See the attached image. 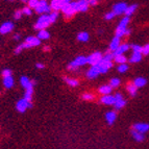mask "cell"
I'll use <instances>...</instances> for the list:
<instances>
[{"label": "cell", "instance_id": "cell-5", "mask_svg": "<svg viewBox=\"0 0 149 149\" xmlns=\"http://www.w3.org/2000/svg\"><path fill=\"white\" fill-rule=\"evenodd\" d=\"M69 0H52L50 2V8L54 12H57L58 10H63V8L66 6L67 4H69Z\"/></svg>", "mask_w": 149, "mask_h": 149}, {"label": "cell", "instance_id": "cell-11", "mask_svg": "<svg viewBox=\"0 0 149 149\" xmlns=\"http://www.w3.org/2000/svg\"><path fill=\"white\" fill-rule=\"evenodd\" d=\"M127 8V5L125 2H119L117 4L114 5V8H113V13H114L115 15H121L123 13H125Z\"/></svg>", "mask_w": 149, "mask_h": 149}, {"label": "cell", "instance_id": "cell-13", "mask_svg": "<svg viewBox=\"0 0 149 149\" xmlns=\"http://www.w3.org/2000/svg\"><path fill=\"white\" fill-rule=\"evenodd\" d=\"M62 10H63V13L65 14V16H66V18L72 17L75 13H76V10H74V8H73L72 4H71V2H70L69 4L66 5V6H64Z\"/></svg>", "mask_w": 149, "mask_h": 149}, {"label": "cell", "instance_id": "cell-8", "mask_svg": "<svg viewBox=\"0 0 149 149\" xmlns=\"http://www.w3.org/2000/svg\"><path fill=\"white\" fill-rule=\"evenodd\" d=\"M35 10L39 14H44V13H49L50 14V12H51L50 5H48L47 1H45V0H41L40 2H39V5H38Z\"/></svg>", "mask_w": 149, "mask_h": 149}, {"label": "cell", "instance_id": "cell-4", "mask_svg": "<svg viewBox=\"0 0 149 149\" xmlns=\"http://www.w3.org/2000/svg\"><path fill=\"white\" fill-rule=\"evenodd\" d=\"M72 6L76 12H87L89 8V1L87 0H80L76 2H71Z\"/></svg>", "mask_w": 149, "mask_h": 149}, {"label": "cell", "instance_id": "cell-23", "mask_svg": "<svg viewBox=\"0 0 149 149\" xmlns=\"http://www.w3.org/2000/svg\"><path fill=\"white\" fill-rule=\"evenodd\" d=\"M77 40L80 41V42H87L89 40V33L86 31H81L77 35Z\"/></svg>", "mask_w": 149, "mask_h": 149}, {"label": "cell", "instance_id": "cell-20", "mask_svg": "<svg viewBox=\"0 0 149 149\" xmlns=\"http://www.w3.org/2000/svg\"><path fill=\"white\" fill-rule=\"evenodd\" d=\"M146 82L147 80L145 79V78H143V77H138V78H136V79L134 80V86L136 88H142V87H144L145 85H146Z\"/></svg>", "mask_w": 149, "mask_h": 149}, {"label": "cell", "instance_id": "cell-21", "mask_svg": "<svg viewBox=\"0 0 149 149\" xmlns=\"http://www.w3.org/2000/svg\"><path fill=\"white\" fill-rule=\"evenodd\" d=\"M119 46H120V39L115 37L112 42H111V44H109V49L112 50V51H116L119 48Z\"/></svg>", "mask_w": 149, "mask_h": 149}, {"label": "cell", "instance_id": "cell-18", "mask_svg": "<svg viewBox=\"0 0 149 149\" xmlns=\"http://www.w3.org/2000/svg\"><path fill=\"white\" fill-rule=\"evenodd\" d=\"M14 84H15V81H14L13 76L4 77V78H3V86H4L6 89H10V88H13L14 87Z\"/></svg>", "mask_w": 149, "mask_h": 149}, {"label": "cell", "instance_id": "cell-39", "mask_svg": "<svg viewBox=\"0 0 149 149\" xmlns=\"http://www.w3.org/2000/svg\"><path fill=\"white\" fill-rule=\"evenodd\" d=\"M82 99H85V100H93V99H94V95L90 94V93H86V94L82 95Z\"/></svg>", "mask_w": 149, "mask_h": 149}, {"label": "cell", "instance_id": "cell-51", "mask_svg": "<svg viewBox=\"0 0 149 149\" xmlns=\"http://www.w3.org/2000/svg\"><path fill=\"white\" fill-rule=\"evenodd\" d=\"M20 38H21L20 35H15V36H14V39H15V40H20Z\"/></svg>", "mask_w": 149, "mask_h": 149}, {"label": "cell", "instance_id": "cell-15", "mask_svg": "<svg viewBox=\"0 0 149 149\" xmlns=\"http://www.w3.org/2000/svg\"><path fill=\"white\" fill-rule=\"evenodd\" d=\"M99 74H100L99 69H98V67H97V66L91 67L89 70H88V72H87V76H88V78H90V79L96 78V77L98 76Z\"/></svg>", "mask_w": 149, "mask_h": 149}, {"label": "cell", "instance_id": "cell-35", "mask_svg": "<svg viewBox=\"0 0 149 149\" xmlns=\"http://www.w3.org/2000/svg\"><path fill=\"white\" fill-rule=\"evenodd\" d=\"M57 16H58L57 12H52V13H50V15H49L50 24H51V23H54V22H55V20L57 19Z\"/></svg>", "mask_w": 149, "mask_h": 149}, {"label": "cell", "instance_id": "cell-25", "mask_svg": "<svg viewBox=\"0 0 149 149\" xmlns=\"http://www.w3.org/2000/svg\"><path fill=\"white\" fill-rule=\"evenodd\" d=\"M132 137H134V139L138 142H141V141L144 140V134H141V132H137V130H132Z\"/></svg>", "mask_w": 149, "mask_h": 149}, {"label": "cell", "instance_id": "cell-24", "mask_svg": "<svg viewBox=\"0 0 149 149\" xmlns=\"http://www.w3.org/2000/svg\"><path fill=\"white\" fill-rule=\"evenodd\" d=\"M99 93L100 94H103L105 96V95H109V93H111V91H112V88L109 87V86H101V87L99 88Z\"/></svg>", "mask_w": 149, "mask_h": 149}, {"label": "cell", "instance_id": "cell-31", "mask_svg": "<svg viewBox=\"0 0 149 149\" xmlns=\"http://www.w3.org/2000/svg\"><path fill=\"white\" fill-rule=\"evenodd\" d=\"M126 28H121V27H118L117 26V29H116V38H121L123 36H125V32H126Z\"/></svg>", "mask_w": 149, "mask_h": 149}, {"label": "cell", "instance_id": "cell-50", "mask_svg": "<svg viewBox=\"0 0 149 149\" xmlns=\"http://www.w3.org/2000/svg\"><path fill=\"white\" fill-rule=\"evenodd\" d=\"M37 68L38 69H43V68H44V65L39 63V64H37Z\"/></svg>", "mask_w": 149, "mask_h": 149}, {"label": "cell", "instance_id": "cell-10", "mask_svg": "<svg viewBox=\"0 0 149 149\" xmlns=\"http://www.w3.org/2000/svg\"><path fill=\"white\" fill-rule=\"evenodd\" d=\"M98 69H99V72L100 73H107L109 71V69L113 67V64L112 62H107V61H104L102 58V61L99 63V65L97 66Z\"/></svg>", "mask_w": 149, "mask_h": 149}, {"label": "cell", "instance_id": "cell-52", "mask_svg": "<svg viewBox=\"0 0 149 149\" xmlns=\"http://www.w3.org/2000/svg\"><path fill=\"white\" fill-rule=\"evenodd\" d=\"M44 50H45V51H48V50H50V47H49V46H45Z\"/></svg>", "mask_w": 149, "mask_h": 149}, {"label": "cell", "instance_id": "cell-12", "mask_svg": "<svg viewBox=\"0 0 149 149\" xmlns=\"http://www.w3.org/2000/svg\"><path fill=\"white\" fill-rule=\"evenodd\" d=\"M14 29V23L12 22H4L0 26V33L1 35H6Z\"/></svg>", "mask_w": 149, "mask_h": 149}, {"label": "cell", "instance_id": "cell-32", "mask_svg": "<svg viewBox=\"0 0 149 149\" xmlns=\"http://www.w3.org/2000/svg\"><path fill=\"white\" fill-rule=\"evenodd\" d=\"M128 22H129V17H126V16H125V17L123 18V19H122L121 21H120L119 25H118V27L126 28V26H127V24H128Z\"/></svg>", "mask_w": 149, "mask_h": 149}, {"label": "cell", "instance_id": "cell-6", "mask_svg": "<svg viewBox=\"0 0 149 149\" xmlns=\"http://www.w3.org/2000/svg\"><path fill=\"white\" fill-rule=\"evenodd\" d=\"M41 43V41L38 39V37H28L25 42L23 44H21L23 46V49L25 48H31V47H36V46H39Z\"/></svg>", "mask_w": 149, "mask_h": 149}, {"label": "cell", "instance_id": "cell-30", "mask_svg": "<svg viewBox=\"0 0 149 149\" xmlns=\"http://www.w3.org/2000/svg\"><path fill=\"white\" fill-rule=\"evenodd\" d=\"M136 8H137V5L134 4V5H130V6H127L126 10H125V15H126V17H129L130 15H132L134 14V12L136 10Z\"/></svg>", "mask_w": 149, "mask_h": 149}, {"label": "cell", "instance_id": "cell-7", "mask_svg": "<svg viewBox=\"0 0 149 149\" xmlns=\"http://www.w3.org/2000/svg\"><path fill=\"white\" fill-rule=\"evenodd\" d=\"M28 107H32V103L31 102H28L27 100L24 99V98L18 100L17 104H16V109H17L18 112H20V113H25V111H26Z\"/></svg>", "mask_w": 149, "mask_h": 149}, {"label": "cell", "instance_id": "cell-28", "mask_svg": "<svg viewBox=\"0 0 149 149\" xmlns=\"http://www.w3.org/2000/svg\"><path fill=\"white\" fill-rule=\"evenodd\" d=\"M115 62L118 63V64L122 65V64H126L127 62V58L126 56H124V55H118V56H115Z\"/></svg>", "mask_w": 149, "mask_h": 149}, {"label": "cell", "instance_id": "cell-26", "mask_svg": "<svg viewBox=\"0 0 149 149\" xmlns=\"http://www.w3.org/2000/svg\"><path fill=\"white\" fill-rule=\"evenodd\" d=\"M141 60H142V53L134 52L132 55V57L129 58V62L130 63H139Z\"/></svg>", "mask_w": 149, "mask_h": 149}, {"label": "cell", "instance_id": "cell-37", "mask_svg": "<svg viewBox=\"0 0 149 149\" xmlns=\"http://www.w3.org/2000/svg\"><path fill=\"white\" fill-rule=\"evenodd\" d=\"M117 69L120 73H125L127 70H128V66H127L126 64H122V65H119V67H118Z\"/></svg>", "mask_w": 149, "mask_h": 149}, {"label": "cell", "instance_id": "cell-2", "mask_svg": "<svg viewBox=\"0 0 149 149\" xmlns=\"http://www.w3.org/2000/svg\"><path fill=\"white\" fill-rule=\"evenodd\" d=\"M49 25H50L49 15H42L38 19L37 23H36V25H35V28L39 30H44V29H46V27H48Z\"/></svg>", "mask_w": 149, "mask_h": 149}, {"label": "cell", "instance_id": "cell-38", "mask_svg": "<svg viewBox=\"0 0 149 149\" xmlns=\"http://www.w3.org/2000/svg\"><path fill=\"white\" fill-rule=\"evenodd\" d=\"M39 2H40V1H38V0H29V1H28V5H29L28 8H36L38 5H39Z\"/></svg>", "mask_w": 149, "mask_h": 149}, {"label": "cell", "instance_id": "cell-34", "mask_svg": "<svg viewBox=\"0 0 149 149\" xmlns=\"http://www.w3.org/2000/svg\"><path fill=\"white\" fill-rule=\"evenodd\" d=\"M125 104H126V101L122 99V100H119V101H116L114 105H115V109H120L123 107H125Z\"/></svg>", "mask_w": 149, "mask_h": 149}, {"label": "cell", "instance_id": "cell-45", "mask_svg": "<svg viewBox=\"0 0 149 149\" xmlns=\"http://www.w3.org/2000/svg\"><path fill=\"white\" fill-rule=\"evenodd\" d=\"M115 16H116V15H115V14L113 12L107 13V15H105V19H107V20H112V19L115 17Z\"/></svg>", "mask_w": 149, "mask_h": 149}, {"label": "cell", "instance_id": "cell-48", "mask_svg": "<svg viewBox=\"0 0 149 149\" xmlns=\"http://www.w3.org/2000/svg\"><path fill=\"white\" fill-rule=\"evenodd\" d=\"M22 50H23V46H22V45H19V46H18V47L16 48L15 53H16V54H19V53H20L21 51H22Z\"/></svg>", "mask_w": 149, "mask_h": 149}, {"label": "cell", "instance_id": "cell-14", "mask_svg": "<svg viewBox=\"0 0 149 149\" xmlns=\"http://www.w3.org/2000/svg\"><path fill=\"white\" fill-rule=\"evenodd\" d=\"M134 130H137L141 134H145L149 130V124H147V123H136L134 125Z\"/></svg>", "mask_w": 149, "mask_h": 149}, {"label": "cell", "instance_id": "cell-3", "mask_svg": "<svg viewBox=\"0 0 149 149\" xmlns=\"http://www.w3.org/2000/svg\"><path fill=\"white\" fill-rule=\"evenodd\" d=\"M103 56L100 52H94L91 55L87 56V63L89 65H91V67H94V66H98L99 63L102 61Z\"/></svg>", "mask_w": 149, "mask_h": 149}, {"label": "cell", "instance_id": "cell-16", "mask_svg": "<svg viewBox=\"0 0 149 149\" xmlns=\"http://www.w3.org/2000/svg\"><path fill=\"white\" fill-rule=\"evenodd\" d=\"M100 102L103 103V104L112 105V104H115L116 100H115V97L112 96V95H105V96H103L101 99H100Z\"/></svg>", "mask_w": 149, "mask_h": 149}, {"label": "cell", "instance_id": "cell-41", "mask_svg": "<svg viewBox=\"0 0 149 149\" xmlns=\"http://www.w3.org/2000/svg\"><path fill=\"white\" fill-rule=\"evenodd\" d=\"M142 54H144V55L149 54V44H146L145 46L142 47Z\"/></svg>", "mask_w": 149, "mask_h": 149}, {"label": "cell", "instance_id": "cell-46", "mask_svg": "<svg viewBox=\"0 0 149 149\" xmlns=\"http://www.w3.org/2000/svg\"><path fill=\"white\" fill-rule=\"evenodd\" d=\"M21 16H22V12L17 10V12L15 13V15H14V18H15L16 20H19V19L21 18Z\"/></svg>", "mask_w": 149, "mask_h": 149}, {"label": "cell", "instance_id": "cell-36", "mask_svg": "<svg viewBox=\"0 0 149 149\" xmlns=\"http://www.w3.org/2000/svg\"><path fill=\"white\" fill-rule=\"evenodd\" d=\"M120 85V80L118 78H113L111 81H109V87L111 88H117Z\"/></svg>", "mask_w": 149, "mask_h": 149}, {"label": "cell", "instance_id": "cell-47", "mask_svg": "<svg viewBox=\"0 0 149 149\" xmlns=\"http://www.w3.org/2000/svg\"><path fill=\"white\" fill-rule=\"evenodd\" d=\"M115 100L116 101H119V100H122L123 99V97H122V94H120V93H117V94L115 95Z\"/></svg>", "mask_w": 149, "mask_h": 149}, {"label": "cell", "instance_id": "cell-42", "mask_svg": "<svg viewBox=\"0 0 149 149\" xmlns=\"http://www.w3.org/2000/svg\"><path fill=\"white\" fill-rule=\"evenodd\" d=\"M132 50H134V52L142 53V47L139 46V45H132Z\"/></svg>", "mask_w": 149, "mask_h": 149}, {"label": "cell", "instance_id": "cell-44", "mask_svg": "<svg viewBox=\"0 0 149 149\" xmlns=\"http://www.w3.org/2000/svg\"><path fill=\"white\" fill-rule=\"evenodd\" d=\"M113 58H114V54H113V53H107V54L103 56V60L107 61V62H111Z\"/></svg>", "mask_w": 149, "mask_h": 149}, {"label": "cell", "instance_id": "cell-49", "mask_svg": "<svg viewBox=\"0 0 149 149\" xmlns=\"http://www.w3.org/2000/svg\"><path fill=\"white\" fill-rule=\"evenodd\" d=\"M89 4L90 5H95V4H97V1L96 0H91V1H89Z\"/></svg>", "mask_w": 149, "mask_h": 149}, {"label": "cell", "instance_id": "cell-1", "mask_svg": "<svg viewBox=\"0 0 149 149\" xmlns=\"http://www.w3.org/2000/svg\"><path fill=\"white\" fill-rule=\"evenodd\" d=\"M86 64H88L87 56L80 55V56H77L73 62H71L68 65V70H70V71H75V70H77L79 67H81V66H84V65H86Z\"/></svg>", "mask_w": 149, "mask_h": 149}, {"label": "cell", "instance_id": "cell-43", "mask_svg": "<svg viewBox=\"0 0 149 149\" xmlns=\"http://www.w3.org/2000/svg\"><path fill=\"white\" fill-rule=\"evenodd\" d=\"M1 74H2L3 78H4V77L12 76V71H10V69H4V70L2 71V73H1Z\"/></svg>", "mask_w": 149, "mask_h": 149}, {"label": "cell", "instance_id": "cell-33", "mask_svg": "<svg viewBox=\"0 0 149 149\" xmlns=\"http://www.w3.org/2000/svg\"><path fill=\"white\" fill-rule=\"evenodd\" d=\"M32 93H33V90H26V91H25V94H24V99H26L28 102H31Z\"/></svg>", "mask_w": 149, "mask_h": 149}, {"label": "cell", "instance_id": "cell-29", "mask_svg": "<svg viewBox=\"0 0 149 149\" xmlns=\"http://www.w3.org/2000/svg\"><path fill=\"white\" fill-rule=\"evenodd\" d=\"M64 80L67 82L68 85L71 86V87H76L78 86V81L76 79H73V78H69V77H64Z\"/></svg>", "mask_w": 149, "mask_h": 149}, {"label": "cell", "instance_id": "cell-40", "mask_svg": "<svg viewBox=\"0 0 149 149\" xmlns=\"http://www.w3.org/2000/svg\"><path fill=\"white\" fill-rule=\"evenodd\" d=\"M22 14H24V15H27V16H30L32 14V10H31V8H29L28 6H26V8H24L22 10Z\"/></svg>", "mask_w": 149, "mask_h": 149}, {"label": "cell", "instance_id": "cell-19", "mask_svg": "<svg viewBox=\"0 0 149 149\" xmlns=\"http://www.w3.org/2000/svg\"><path fill=\"white\" fill-rule=\"evenodd\" d=\"M105 118H107V121L109 124H113L116 118H117V114H116V112H107L105 114Z\"/></svg>", "mask_w": 149, "mask_h": 149}, {"label": "cell", "instance_id": "cell-27", "mask_svg": "<svg viewBox=\"0 0 149 149\" xmlns=\"http://www.w3.org/2000/svg\"><path fill=\"white\" fill-rule=\"evenodd\" d=\"M127 91H128L129 94L132 95V97L137 95V88L134 87L132 82V84H128V85H127Z\"/></svg>", "mask_w": 149, "mask_h": 149}, {"label": "cell", "instance_id": "cell-17", "mask_svg": "<svg viewBox=\"0 0 149 149\" xmlns=\"http://www.w3.org/2000/svg\"><path fill=\"white\" fill-rule=\"evenodd\" d=\"M129 48V45L127 44H122L119 46V48H118L116 51H114V57L115 56H118V55H123V53L125 52V51H127Z\"/></svg>", "mask_w": 149, "mask_h": 149}, {"label": "cell", "instance_id": "cell-9", "mask_svg": "<svg viewBox=\"0 0 149 149\" xmlns=\"http://www.w3.org/2000/svg\"><path fill=\"white\" fill-rule=\"evenodd\" d=\"M20 82L25 90H33V86L36 85L35 80H30L27 76H22L20 78Z\"/></svg>", "mask_w": 149, "mask_h": 149}, {"label": "cell", "instance_id": "cell-22", "mask_svg": "<svg viewBox=\"0 0 149 149\" xmlns=\"http://www.w3.org/2000/svg\"><path fill=\"white\" fill-rule=\"evenodd\" d=\"M50 35H49V32L47 31L46 29L44 30H40L39 31V33H38V39L39 40H47V39H49Z\"/></svg>", "mask_w": 149, "mask_h": 149}]
</instances>
